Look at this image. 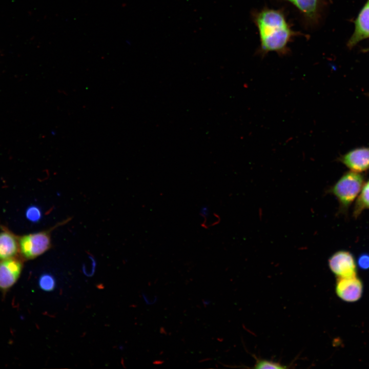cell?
Instances as JSON below:
<instances>
[{
    "label": "cell",
    "mask_w": 369,
    "mask_h": 369,
    "mask_svg": "<svg viewBox=\"0 0 369 369\" xmlns=\"http://www.w3.org/2000/svg\"><path fill=\"white\" fill-rule=\"evenodd\" d=\"M358 263L359 266L362 269H369V255H361L358 258Z\"/></svg>",
    "instance_id": "15"
},
{
    "label": "cell",
    "mask_w": 369,
    "mask_h": 369,
    "mask_svg": "<svg viewBox=\"0 0 369 369\" xmlns=\"http://www.w3.org/2000/svg\"><path fill=\"white\" fill-rule=\"evenodd\" d=\"M369 37V0L362 7L355 22V30L348 40V46L353 47L360 41Z\"/></svg>",
    "instance_id": "9"
},
{
    "label": "cell",
    "mask_w": 369,
    "mask_h": 369,
    "mask_svg": "<svg viewBox=\"0 0 369 369\" xmlns=\"http://www.w3.org/2000/svg\"><path fill=\"white\" fill-rule=\"evenodd\" d=\"M18 253V238L8 230L0 232V260L16 257Z\"/></svg>",
    "instance_id": "10"
},
{
    "label": "cell",
    "mask_w": 369,
    "mask_h": 369,
    "mask_svg": "<svg viewBox=\"0 0 369 369\" xmlns=\"http://www.w3.org/2000/svg\"><path fill=\"white\" fill-rule=\"evenodd\" d=\"M368 96H369V95H368Z\"/></svg>",
    "instance_id": "18"
},
{
    "label": "cell",
    "mask_w": 369,
    "mask_h": 369,
    "mask_svg": "<svg viewBox=\"0 0 369 369\" xmlns=\"http://www.w3.org/2000/svg\"><path fill=\"white\" fill-rule=\"evenodd\" d=\"M203 303L205 306L210 304L211 301L209 300H202Z\"/></svg>",
    "instance_id": "16"
},
{
    "label": "cell",
    "mask_w": 369,
    "mask_h": 369,
    "mask_svg": "<svg viewBox=\"0 0 369 369\" xmlns=\"http://www.w3.org/2000/svg\"><path fill=\"white\" fill-rule=\"evenodd\" d=\"M22 259L16 257L0 260V291L3 294L19 279L23 267Z\"/></svg>",
    "instance_id": "6"
},
{
    "label": "cell",
    "mask_w": 369,
    "mask_h": 369,
    "mask_svg": "<svg viewBox=\"0 0 369 369\" xmlns=\"http://www.w3.org/2000/svg\"><path fill=\"white\" fill-rule=\"evenodd\" d=\"M163 363V361H159V360H157V361H154V362H153L154 364H161V363Z\"/></svg>",
    "instance_id": "17"
},
{
    "label": "cell",
    "mask_w": 369,
    "mask_h": 369,
    "mask_svg": "<svg viewBox=\"0 0 369 369\" xmlns=\"http://www.w3.org/2000/svg\"><path fill=\"white\" fill-rule=\"evenodd\" d=\"M355 202L353 216L357 218L363 211L369 209V180L363 184Z\"/></svg>",
    "instance_id": "11"
},
{
    "label": "cell",
    "mask_w": 369,
    "mask_h": 369,
    "mask_svg": "<svg viewBox=\"0 0 369 369\" xmlns=\"http://www.w3.org/2000/svg\"><path fill=\"white\" fill-rule=\"evenodd\" d=\"M70 218L58 223L50 229L26 234L18 238L19 253L22 259H33L48 251L52 247L51 232L69 221Z\"/></svg>",
    "instance_id": "3"
},
{
    "label": "cell",
    "mask_w": 369,
    "mask_h": 369,
    "mask_svg": "<svg viewBox=\"0 0 369 369\" xmlns=\"http://www.w3.org/2000/svg\"><path fill=\"white\" fill-rule=\"evenodd\" d=\"M336 293L342 300L354 302L359 300L363 293V284L357 276L350 277H337Z\"/></svg>",
    "instance_id": "7"
},
{
    "label": "cell",
    "mask_w": 369,
    "mask_h": 369,
    "mask_svg": "<svg viewBox=\"0 0 369 369\" xmlns=\"http://www.w3.org/2000/svg\"><path fill=\"white\" fill-rule=\"evenodd\" d=\"M55 283V279L49 274L42 275L38 280V285L44 291L49 292L53 290Z\"/></svg>",
    "instance_id": "12"
},
{
    "label": "cell",
    "mask_w": 369,
    "mask_h": 369,
    "mask_svg": "<svg viewBox=\"0 0 369 369\" xmlns=\"http://www.w3.org/2000/svg\"><path fill=\"white\" fill-rule=\"evenodd\" d=\"M364 176L358 172L348 171L334 184L329 193L336 197L339 204V210L345 213L360 193L364 184Z\"/></svg>",
    "instance_id": "2"
},
{
    "label": "cell",
    "mask_w": 369,
    "mask_h": 369,
    "mask_svg": "<svg viewBox=\"0 0 369 369\" xmlns=\"http://www.w3.org/2000/svg\"><path fill=\"white\" fill-rule=\"evenodd\" d=\"M338 160L351 171L360 173L369 169V147L352 150L338 158Z\"/></svg>",
    "instance_id": "8"
},
{
    "label": "cell",
    "mask_w": 369,
    "mask_h": 369,
    "mask_svg": "<svg viewBox=\"0 0 369 369\" xmlns=\"http://www.w3.org/2000/svg\"><path fill=\"white\" fill-rule=\"evenodd\" d=\"M329 266L337 277H350L357 275V264L353 255L347 251L334 253L329 259Z\"/></svg>",
    "instance_id": "5"
},
{
    "label": "cell",
    "mask_w": 369,
    "mask_h": 369,
    "mask_svg": "<svg viewBox=\"0 0 369 369\" xmlns=\"http://www.w3.org/2000/svg\"><path fill=\"white\" fill-rule=\"evenodd\" d=\"M256 369H284L286 367L281 365L280 364L268 360H258L254 367Z\"/></svg>",
    "instance_id": "13"
},
{
    "label": "cell",
    "mask_w": 369,
    "mask_h": 369,
    "mask_svg": "<svg viewBox=\"0 0 369 369\" xmlns=\"http://www.w3.org/2000/svg\"><path fill=\"white\" fill-rule=\"evenodd\" d=\"M291 4L308 27L317 26L321 18L324 0H279Z\"/></svg>",
    "instance_id": "4"
},
{
    "label": "cell",
    "mask_w": 369,
    "mask_h": 369,
    "mask_svg": "<svg viewBox=\"0 0 369 369\" xmlns=\"http://www.w3.org/2000/svg\"><path fill=\"white\" fill-rule=\"evenodd\" d=\"M252 19L258 31L260 46L257 53L264 57L270 52L280 56L290 52L288 45L300 33L293 30L282 9L265 7L252 13Z\"/></svg>",
    "instance_id": "1"
},
{
    "label": "cell",
    "mask_w": 369,
    "mask_h": 369,
    "mask_svg": "<svg viewBox=\"0 0 369 369\" xmlns=\"http://www.w3.org/2000/svg\"><path fill=\"white\" fill-rule=\"evenodd\" d=\"M26 216L30 221L37 222L42 217L40 210L35 206L30 207L26 212Z\"/></svg>",
    "instance_id": "14"
}]
</instances>
